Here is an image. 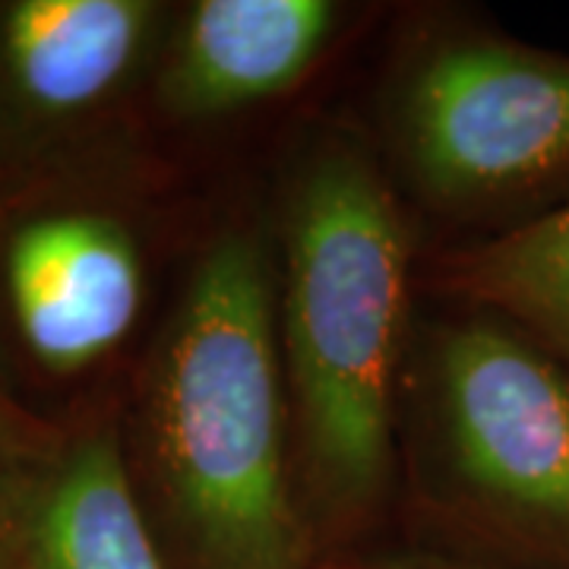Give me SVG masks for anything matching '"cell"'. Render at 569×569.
Segmentation results:
<instances>
[{
  "label": "cell",
  "mask_w": 569,
  "mask_h": 569,
  "mask_svg": "<svg viewBox=\"0 0 569 569\" xmlns=\"http://www.w3.org/2000/svg\"><path fill=\"white\" fill-rule=\"evenodd\" d=\"M329 569H478L456 563L447 557L427 553L418 548L402 550H367V553H346L339 560H332Z\"/></svg>",
  "instance_id": "cell-11"
},
{
  "label": "cell",
  "mask_w": 569,
  "mask_h": 569,
  "mask_svg": "<svg viewBox=\"0 0 569 569\" xmlns=\"http://www.w3.org/2000/svg\"><path fill=\"white\" fill-rule=\"evenodd\" d=\"M152 164L140 146L0 190V383L29 408L137 342L162 253Z\"/></svg>",
  "instance_id": "cell-5"
},
{
  "label": "cell",
  "mask_w": 569,
  "mask_h": 569,
  "mask_svg": "<svg viewBox=\"0 0 569 569\" xmlns=\"http://www.w3.org/2000/svg\"><path fill=\"white\" fill-rule=\"evenodd\" d=\"M346 17L332 0L174 3L149 111L178 127H206L279 102L323 63Z\"/></svg>",
  "instance_id": "cell-7"
},
{
  "label": "cell",
  "mask_w": 569,
  "mask_h": 569,
  "mask_svg": "<svg viewBox=\"0 0 569 569\" xmlns=\"http://www.w3.org/2000/svg\"><path fill=\"white\" fill-rule=\"evenodd\" d=\"M418 545L478 569H569V370L488 310L415 320L399 490Z\"/></svg>",
  "instance_id": "cell-3"
},
{
  "label": "cell",
  "mask_w": 569,
  "mask_h": 569,
  "mask_svg": "<svg viewBox=\"0 0 569 569\" xmlns=\"http://www.w3.org/2000/svg\"><path fill=\"white\" fill-rule=\"evenodd\" d=\"M418 291L503 317L569 370V203L519 231L440 247L418 266Z\"/></svg>",
  "instance_id": "cell-9"
},
{
  "label": "cell",
  "mask_w": 569,
  "mask_h": 569,
  "mask_svg": "<svg viewBox=\"0 0 569 569\" xmlns=\"http://www.w3.org/2000/svg\"><path fill=\"white\" fill-rule=\"evenodd\" d=\"M121 447L171 569H329L295 481L269 219L197 247L137 358Z\"/></svg>",
  "instance_id": "cell-2"
},
{
  "label": "cell",
  "mask_w": 569,
  "mask_h": 569,
  "mask_svg": "<svg viewBox=\"0 0 569 569\" xmlns=\"http://www.w3.org/2000/svg\"><path fill=\"white\" fill-rule=\"evenodd\" d=\"M70 421H54L29 408L0 383V481L39 466L61 447Z\"/></svg>",
  "instance_id": "cell-10"
},
{
  "label": "cell",
  "mask_w": 569,
  "mask_h": 569,
  "mask_svg": "<svg viewBox=\"0 0 569 569\" xmlns=\"http://www.w3.org/2000/svg\"><path fill=\"white\" fill-rule=\"evenodd\" d=\"M174 3L0 0V190L140 149Z\"/></svg>",
  "instance_id": "cell-6"
},
{
  "label": "cell",
  "mask_w": 569,
  "mask_h": 569,
  "mask_svg": "<svg viewBox=\"0 0 569 569\" xmlns=\"http://www.w3.org/2000/svg\"><path fill=\"white\" fill-rule=\"evenodd\" d=\"M3 569H171L130 485L121 408L70 421L39 466L0 481Z\"/></svg>",
  "instance_id": "cell-8"
},
{
  "label": "cell",
  "mask_w": 569,
  "mask_h": 569,
  "mask_svg": "<svg viewBox=\"0 0 569 569\" xmlns=\"http://www.w3.org/2000/svg\"><path fill=\"white\" fill-rule=\"evenodd\" d=\"M380 159L406 203L466 228L519 231L569 203V54L475 22L421 29L380 89Z\"/></svg>",
  "instance_id": "cell-4"
},
{
  "label": "cell",
  "mask_w": 569,
  "mask_h": 569,
  "mask_svg": "<svg viewBox=\"0 0 569 569\" xmlns=\"http://www.w3.org/2000/svg\"><path fill=\"white\" fill-rule=\"evenodd\" d=\"M269 228L295 481L332 563L396 507L418 241L377 146L339 123L295 146Z\"/></svg>",
  "instance_id": "cell-1"
},
{
  "label": "cell",
  "mask_w": 569,
  "mask_h": 569,
  "mask_svg": "<svg viewBox=\"0 0 569 569\" xmlns=\"http://www.w3.org/2000/svg\"><path fill=\"white\" fill-rule=\"evenodd\" d=\"M0 569H3V567H0Z\"/></svg>",
  "instance_id": "cell-12"
}]
</instances>
